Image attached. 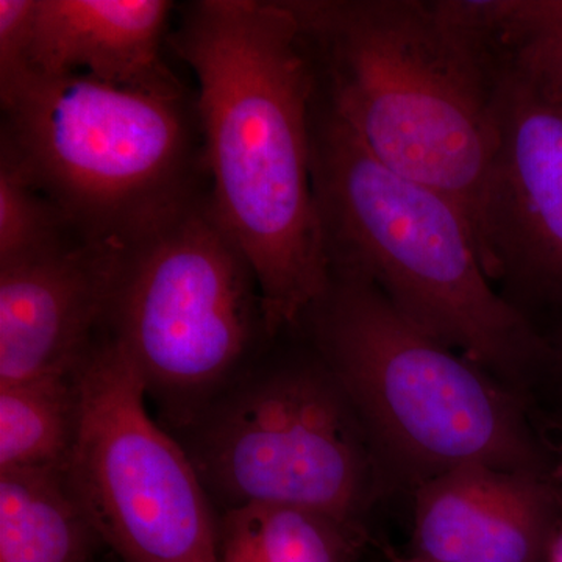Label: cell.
Returning a JSON list of instances; mask_svg holds the SVG:
<instances>
[{
	"mask_svg": "<svg viewBox=\"0 0 562 562\" xmlns=\"http://www.w3.org/2000/svg\"><path fill=\"white\" fill-rule=\"evenodd\" d=\"M362 532L312 509L254 503L220 514V562H350Z\"/></svg>",
	"mask_w": 562,
	"mask_h": 562,
	"instance_id": "5bb4252c",
	"label": "cell"
},
{
	"mask_svg": "<svg viewBox=\"0 0 562 562\" xmlns=\"http://www.w3.org/2000/svg\"><path fill=\"white\" fill-rule=\"evenodd\" d=\"M387 562H439L428 560V558L417 557V554H409V557H398V554H394L391 557V560Z\"/></svg>",
	"mask_w": 562,
	"mask_h": 562,
	"instance_id": "44dd1931",
	"label": "cell"
},
{
	"mask_svg": "<svg viewBox=\"0 0 562 562\" xmlns=\"http://www.w3.org/2000/svg\"><path fill=\"white\" fill-rule=\"evenodd\" d=\"M79 241L61 211L20 169L0 158V271Z\"/></svg>",
	"mask_w": 562,
	"mask_h": 562,
	"instance_id": "e0dca14e",
	"label": "cell"
},
{
	"mask_svg": "<svg viewBox=\"0 0 562 562\" xmlns=\"http://www.w3.org/2000/svg\"><path fill=\"white\" fill-rule=\"evenodd\" d=\"M546 562H562V517L554 532L553 541L550 543L549 553H547Z\"/></svg>",
	"mask_w": 562,
	"mask_h": 562,
	"instance_id": "ffe728a7",
	"label": "cell"
},
{
	"mask_svg": "<svg viewBox=\"0 0 562 562\" xmlns=\"http://www.w3.org/2000/svg\"><path fill=\"white\" fill-rule=\"evenodd\" d=\"M310 132L330 271L372 281L422 331L538 401L539 392L552 387L557 351L541 325L487 277L461 206L376 160L319 88Z\"/></svg>",
	"mask_w": 562,
	"mask_h": 562,
	"instance_id": "3957f363",
	"label": "cell"
},
{
	"mask_svg": "<svg viewBox=\"0 0 562 562\" xmlns=\"http://www.w3.org/2000/svg\"><path fill=\"white\" fill-rule=\"evenodd\" d=\"M198 79L211 199L249 258L272 339L330 283L312 173L317 79L286 0H199L168 35Z\"/></svg>",
	"mask_w": 562,
	"mask_h": 562,
	"instance_id": "6da1fadb",
	"label": "cell"
},
{
	"mask_svg": "<svg viewBox=\"0 0 562 562\" xmlns=\"http://www.w3.org/2000/svg\"><path fill=\"white\" fill-rule=\"evenodd\" d=\"M80 416L76 373L0 383V471L69 469Z\"/></svg>",
	"mask_w": 562,
	"mask_h": 562,
	"instance_id": "9a60e30c",
	"label": "cell"
},
{
	"mask_svg": "<svg viewBox=\"0 0 562 562\" xmlns=\"http://www.w3.org/2000/svg\"><path fill=\"white\" fill-rule=\"evenodd\" d=\"M172 432L221 513L273 503L362 528L391 484L349 395L310 344L260 358Z\"/></svg>",
	"mask_w": 562,
	"mask_h": 562,
	"instance_id": "52a82bcc",
	"label": "cell"
},
{
	"mask_svg": "<svg viewBox=\"0 0 562 562\" xmlns=\"http://www.w3.org/2000/svg\"><path fill=\"white\" fill-rule=\"evenodd\" d=\"M413 495V554L439 562H546L562 517V473L469 462Z\"/></svg>",
	"mask_w": 562,
	"mask_h": 562,
	"instance_id": "30bf717a",
	"label": "cell"
},
{
	"mask_svg": "<svg viewBox=\"0 0 562 562\" xmlns=\"http://www.w3.org/2000/svg\"><path fill=\"white\" fill-rule=\"evenodd\" d=\"M2 101L0 158L83 243L125 249L210 191L195 99L29 74Z\"/></svg>",
	"mask_w": 562,
	"mask_h": 562,
	"instance_id": "5b68a950",
	"label": "cell"
},
{
	"mask_svg": "<svg viewBox=\"0 0 562 562\" xmlns=\"http://www.w3.org/2000/svg\"><path fill=\"white\" fill-rule=\"evenodd\" d=\"M299 331L349 395L391 484L414 490L469 462L562 473L535 401L422 331L364 277L330 271Z\"/></svg>",
	"mask_w": 562,
	"mask_h": 562,
	"instance_id": "277c9868",
	"label": "cell"
},
{
	"mask_svg": "<svg viewBox=\"0 0 562 562\" xmlns=\"http://www.w3.org/2000/svg\"><path fill=\"white\" fill-rule=\"evenodd\" d=\"M286 2L317 88L362 146L471 222L505 80L476 0Z\"/></svg>",
	"mask_w": 562,
	"mask_h": 562,
	"instance_id": "7a4b0ae2",
	"label": "cell"
},
{
	"mask_svg": "<svg viewBox=\"0 0 562 562\" xmlns=\"http://www.w3.org/2000/svg\"><path fill=\"white\" fill-rule=\"evenodd\" d=\"M36 0H0V94L31 74Z\"/></svg>",
	"mask_w": 562,
	"mask_h": 562,
	"instance_id": "ac0fdd59",
	"label": "cell"
},
{
	"mask_svg": "<svg viewBox=\"0 0 562 562\" xmlns=\"http://www.w3.org/2000/svg\"><path fill=\"white\" fill-rule=\"evenodd\" d=\"M103 333L171 431L260 360L273 341L260 284L210 191L120 250Z\"/></svg>",
	"mask_w": 562,
	"mask_h": 562,
	"instance_id": "8992f818",
	"label": "cell"
},
{
	"mask_svg": "<svg viewBox=\"0 0 562 562\" xmlns=\"http://www.w3.org/2000/svg\"><path fill=\"white\" fill-rule=\"evenodd\" d=\"M102 546L68 469L0 471V562H91Z\"/></svg>",
	"mask_w": 562,
	"mask_h": 562,
	"instance_id": "4fadbf2b",
	"label": "cell"
},
{
	"mask_svg": "<svg viewBox=\"0 0 562 562\" xmlns=\"http://www.w3.org/2000/svg\"><path fill=\"white\" fill-rule=\"evenodd\" d=\"M120 250L79 241L0 271V383L76 373L103 333Z\"/></svg>",
	"mask_w": 562,
	"mask_h": 562,
	"instance_id": "8fae6325",
	"label": "cell"
},
{
	"mask_svg": "<svg viewBox=\"0 0 562 562\" xmlns=\"http://www.w3.org/2000/svg\"><path fill=\"white\" fill-rule=\"evenodd\" d=\"M503 69L562 113V0H476Z\"/></svg>",
	"mask_w": 562,
	"mask_h": 562,
	"instance_id": "2e32d148",
	"label": "cell"
},
{
	"mask_svg": "<svg viewBox=\"0 0 562 562\" xmlns=\"http://www.w3.org/2000/svg\"><path fill=\"white\" fill-rule=\"evenodd\" d=\"M547 335H549L558 357L557 376H554L552 390L557 392V397L560 398L562 413V319L554 322L552 328L547 330Z\"/></svg>",
	"mask_w": 562,
	"mask_h": 562,
	"instance_id": "d6986e66",
	"label": "cell"
},
{
	"mask_svg": "<svg viewBox=\"0 0 562 562\" xmlns=\"http://www.w3.org/2000/svg\"><path fill=\"white\" fill-rule=\"evenodd\" d=\"M168 0H36L29 69L85 74L102 83L187 94L161 55Z\"/></svg>",
	"mask_w": 562,
	"mask_h": 562,
	"instance_id": "7c38bea8",
	"label": "cell"
},
{
	"mask_svg": "<svg viewBox=\"0 0 562 562\" xmlns=\"http://www.w3.org/2000/svg\"><path fill=\"white\" fill-rule=\"evenodd\" d=\"M497 132L473 238L498 292L542 327L562 319V113L505 72Z\"/></svg>",
	"mask_w": 562,
	"mask_h": 562,
	"instance_id": "9c48e42d",
	"label": "cell"
},
{
	"mask_svg": "<svg viewBox=\"0 0 562 562\" xmlns=\"http://www.w3.org/2000/svg\"><path fill=\"white\" fill-rule=\"evenodd\" d=\"M76 379L68 472L103 546L122 562H220V513L176 436L151 419L124 350L102 333Z\"/></svg>",
	"mask_w": 562,
	"mask_h": 562,
	"instance_id": "ba28073f",
	"label": "cell"
}]
</instances>
